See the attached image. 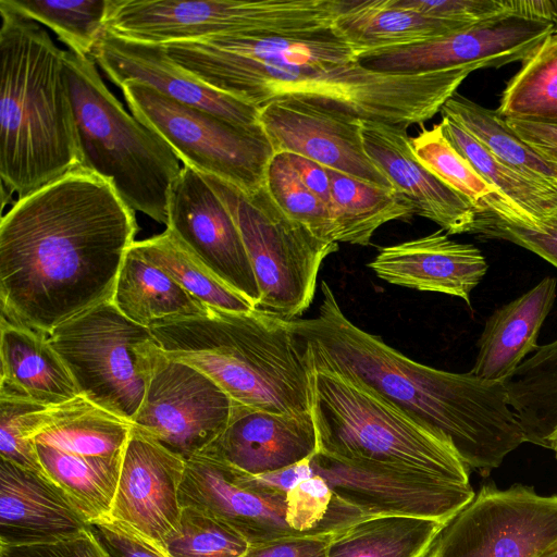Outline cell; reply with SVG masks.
Masks as SVG:
<instances>
[{
  "label": "cell",
  "instance_id": "16",
  "mask_svg": "<svg viewBox=\"0 0 557 557\" xmlns=\"http://www.w3.org/2000/svg\"><path fill=\"white\" fill-rule=\"evenodd\" d=\"M362 120L294 97L272 100L259 110V124L274 153H295L379 187L394 189L364 150Z\"/></svg>",
  "mask_w": 557,
  "mask_h": 557
},
{
  "label": "cell",
  "instance_id": "29",
  "mask_svg": "<svg viewBox=\"0 0 557 557\" xmlns=\"http://www.w3.org/2000/svg\"><path fill=\"white\" fill-rule=\"evenodd\" d=\"M132 423L83 396L49 407L33 443L83 457L123 456Z\"/></svg>",
  "mask_w": 557,
  "mask_h": 557
},
{
  "label": "cell",
  "instance_id": "40",
  "mask_svg": "<svg viewBox=\"0 0 557 557\" xmlns=\"http://www.w3.org/2000/svg\"><path fill=\"white\" fill-rule=\"evenodd\" d=\"M367 518L370 517L341 499L318 474L286 495V522L298 535H332Z\"/></svg>",
  "mask_w": 557,
  "mask_h": 557
},
{
  "label": "cell",
  "instance_id": "39",
  "mask_svg": "<svg viewBox=\"0 0 557 557\" xmlns=\"http://www.w3.org/2000/svg\"><path fill=\"white\" fill-rule=\"evenodd\" d=\"M16 11L50 28L67 50L90 58L106 32L109 0H7Z\"/></svg>",
  "mask_w": 557,
  "mask_h": 557
},
{
  "label": "cell",
  "instance_id": "28",
  "mask_svg": "<svg viewBox=\"0 0 557 557\" xmlns=\"http://www.w3.org/2000/svg\"><path fill=\"white\" fill-rule=\"evenodd\" d=\"M111 301L123 315L145 327L161 321L205 315L208 310L147 260L134 244L123 259Z\"/></svg>",
  "mask_w": 557,
  "mask_h": 557
},
{
  "label": "cell",
  "instance_id": "34",
  "mask_svg": "<svg viewBox=\"0 0 557 557\" xmlns=\"http://www.w3.org/2000/svg\"><path fill=\"white\" fill-rule=\"evenodd\" d=\"M442 116L459 124L492 156L528 180L557 187V163L523 143L497 111L455 92L442 107Z\"/></svg>",
  "mask_w": 557,
  "mask_h": 557
},
{
  "label": "cell",
  "instance_id": "48",
  "mask_svg": "<svg viewBox=\"0 0 557 557\" xmlns=\"http://www.w3.org/2000/svg\"><path fill=\"white\" fill-rule=\"evenodd\" d=\"M228 468L233 479L238 484L258 493L274 496H286L287 493L300 482L308 480L315 474L310 463V459L281 470L257 475L246 474L230 466Z\"/></svg>",
  "mask_w": 557,
  "mask_h": 557
},
{
  "label": "cell",
  "instance_id": "19",
  "mask_svg": "<svg viewBox=\"0 0 557 557\" xmlns=\"http://www.w3.org/2000/svg\"><path fill=\"white\" fill-rule=\"evenodd\" d=\"M90 59L119 87L136 82L233 123L260 125L258 108L203 84L177 65L164 46L131 41L104 32Z\"/></svg>",
  "mask_w": 557,
  "mask_h": 557
},
{
  "label": "cell",
  "instance_id": "31",
  "mask_svg": "<svg viewBox=\"0 0 557 557\" xmlns=\"http://www.w3.org/2000/svg\"><path fill=\"white\" fill-rule=\"evenodd\" d=\"M446 523L411 516H379L330 536L326 557H428Z\"/></svg>",
  "mask_w": 557,
  "mask_h": 557
},
{
  "label": "cell",
  "instance_id": "9",
  "mask_svg": "<svg viewBox=\"0 0 557 557\" xmlns=\"http://www.w3.org/2000/svg\"><path fill=\"white\" fill-rule=\"evenodd\" d=\"M233 216L249 257L260 299L256 309L286 320L311 305L320 267L338 243L318 238L288 218L264 185L247 193L216 176L200 173Z\"/></svg>",
  "mask_w": 557,
  "mask_h": 557
},
{
  "label": "cell",
  "instance_id": "17",
  "mask_svg": "<svg viewBox=\"0 0 557 557\" xmlns=\"http://www.w3.org/2000/svg\"><path fill=\"white\" fill-rule=\"evenodd\" d=\"M166 228L220 280L257 307L258 283L239 230L214 190L183 165L173 183Z\"/></svg>",
  "mask_w": 557,
  "mask_h": 557
},
{
  "label": "cell",
  "instance_id": "13",
  "mask_svg": "<svg viewBox=\"0 0 557 557\" xmlns=\"http://www.w3.org/2000/svg\"><path fill=\"white\" fill-rule=\"evenodd\" d=\"M232 404L212 379L161 350L132 428L188 460L224 431Z\"/></svg>",
  "mask_w": 557,
  "mask_h": 557
},
{
  "label": "cell",
  "instance_id": "47",
  "mask_svg": "<svg viewBox=\"0 0 557 557\" xmlns=\"http://www.w3.org/2000/svg\"><path fill=\"white\" fill-rule=\"evenodd\" d=\"M0 557H109L90 527L82 533L57 542L0 546Z\"/></svg>",
  "mask_w": 557,
  "mask_h": 557
},
{
  "label": "cell",
  "instance_id": "24",
  "mask_svg": "<svg viewBox=\"0 0 557 557\" xmlns=\"http://www.w3.org/2000/svg\"><path fill=\"white\" fill-rule=\"evenodd\" d=\"M89 527L44 472L0 460V546L57 542Z\"/></svg>",
  "mask_w": 557,
  "mask_h": 557
},
{
  "label": "cell",
  "instance_id": "21",
  "mask_svg": "<svg viewBox=\"0 0 557 557\" xmlns=\"http://www.w3.org/2000/svg\"><path fill=\"white\" fill-rule=\"evenodd\" d=\"M180 503L208 512L250 545L305 536L286 522V496L265 495L238 484L227 465L207 455L186 460Z\"/></svg>",
  "mask_w": 557,
  "mask_h": 557
},
{
  "label": "cell",
  "instance_id": "6",
  "mask_svg": "<svg viewBox=\"0 0 557 557\" xmlns=\"http://www.w3.org/2000/svg\"><path fill=\"white\" fill-rule=\"evenodd\" d=\"M64 73L76 124L81 168L107 180L134 210L168 223L180 160L165 140L108 89L92 59L64 51Z\"/></svg>",
  "mask_w": 557,
  "mask_h": 557
},
{
  "label": "cell",
  "instance_id": "1",
  "mask_svg": "<svg viewBox=\"0 0 557 557\" xmlns=\"http://www.w3.org/2000/svg\"><path fill=\"white\" fill-rule=\"evenodd\" d=\"M137 231L114 187L81 166L17 198L0 223L1 317L48 335L111 300Z\"/></svg>",
  "mask_w": 557,
  "mask_h": 557
},
{
  "label": "cell",
  "instance_id": "20",
  "mask_svg": "<svg viewBox=\"0 0 557 557\" xmlns=\"http://www.w3.org/2000/svg\"><path fill=\"white\" fill-rule=\"evenodd\" d=\"M317 453L311 411L275 413L233 400L226 428L202 455L257 475L311 459Z\"/></svg>",
  "mask_w": 557,
  "mask_h": 557
},
{
  "label": "cell",
  "instance_id": "26",
  "mask_svg": "<svg viewBox=\"0 0 557 557\" xmlns=\"http://www.w3.org/2000/svg\"><path fill=\"white\" fill-rule=\"evenodd\" d=\"M0 394L53 407L79 396L67 367L46 334L1 317Z\"/></svg>",
  "mask_w": 557,
  "mask_h": 557
},
{
  "label": "cell",
  "instance_id": "12",
  "mask_svg": "<svg viewBox=\"0 0 557 557\" xmlns=\"http://www.w3.org/2000/svg\"><path fill=\"white\" fill-rule=\"evenodd\" d=\"M557 543V495L483 486L442 530L428 557H535Z\"/></svg>",
  "mask_w": 557,
  "mask_h": 557
},
{
  "label": "cell",
  "instance_id": "25",
  "mask_svg": "<svg viewBox=\"0 0 557 557\" xmlns=\"http://www.w3.org/2000/svg\"><path fill=\"white\" fill-rule=\"evenodd\" d=\"M557 281L545 276L534 287L497 308L486 320L470 372L487 381L506 382L537 348V337L555 302Z\"/></svg>",
  "mask_w": 557,
  "mask_h": 557
},
{
  "label": "cell",
  "instance_id": "35",
  "mask_svg": "<svg viewBox=\"0 0 557 557\" xmlns=\"http://www.w3.org/2000/svg\"><path fill=\"white\" fill-rule=\"evenodd\" d=\"M505 385L525 442L548 448L557 426V339L539 346Z\"/></svg>",
  "mask_w": 557,
  "mask_h": 557
},
{
  "label": "cell",
  "instance_id": "50",
  "mask_svg": "<svg viewBox=\"0 0 557 557\" xmlns=\"http://www.w3.org/2000/svg\"><path fill=\"white\" fill-rule=\"evenodd\" d=\"M508 127L544 159L557 163V123L504 119Z\"/></svg>",
  "mask_w": 557,
  "mask_h": 557
},
{
  "label": "cell",
  "instance_id": "22",
  "mask_svg": "<svg viewBox=\"0 0 557 557\" xmlns=\"http://www.w3.org/2000/svg\"><path fill=\"white\" fill-rule=\"evenodd\" d=\"M361 126L367 154L408 199L414 214L436 223L448 235L470 234L476 209L418 161L405 128L363 120Z\"/></svg>",
  "mask_w": 557,
  "mask_h": 557
},
{
  "label": "cell",
  "instance_id": "14",
  "mask_svg": "<svg viewBox=\"0 0 557 557\" xmlns=\"http://www.w3.org/2000/svg\"><path fill=\"white\" fill-rule=\"evenodd\" d=\"M310 463L341 499L367 517L411 516L447 524L475 495L470 483L423 472L347 462L319 453Z\"/></svg>",
  "mask_w": 557,
  "mask_h": 557
},
{
  "label": "cell",
  "instance_id": "7",
  "mask_svg": "<svg viewBox=\"0 0 557 557\" xmlns=\"http://www.w3.org/2000/svg\"><path fill=\"white\" fill-rule=\"evenodd\" d=\"M311 392L319 454L470 483L469 468L447 442L368 387L312 371Z\"/></svg>",
  "mask_w": 557,
  "mask_h": 557
},
{
  "label": "cell",
  "instance_id": "54",
  "mask_svg": "<svg viewBox=\"0 0 557 557\" xmlns=\"http://www.w3.org/2000/svg\"><path fill=\"white\" fill-rule=\"evenodd\" d=\"M555 1H556V8H557V0H555ZM556 29H557V20H556Z\"/></svg>",
  "mask_w": 557,
  "mask_h": 557
},
{
  "label": "cell",
  "instance_id": "38",
  "mask_svg": "<svg viewBox=\"0 0 557 557\" xmlns=\"http://www.w3.org/2000/svg\"><path fill=\"white\" fill-rule=\"evenodd\" d=\"M496 111L503 119L557 123V29L522 61Z\"/></svg>",
  "mask_w": 557,
  "mask_h": 557
},
{
  "label": "cell",
  "instance_id": "11",
  "mask_svg": "<svg viewBox=\"0 0 557 557\" xmlns=\"http://www.w3.org/2000/svg\"><path fill=\"white\" fill-rule=\"evenodd\" d=\"M120 88L132 114L160 135L184 165L247 193L264 185L274 150L261 125L233 123L136 82Z\"/></svg>",
  "mask_w": 557,
  "mask_h": 557
},
{
  "label": "cell",
  "instance_id": "5",
  "mask_svg": "<svg viewBox=\"0 0 557 557\" xmlns=\"http://www.w3.org/2000/svg\"><path fill=\"white\" fill-rule=\"evenodd\" d=\"M149 329L169 358L205 373L232 400L275 413L311 411L312 370L289 320L208 307L205 315Z\"/></svg>",
  "mask_w": 557,
  "mask_h": 557
},
{
  "label": "cell",
  "instance_id": "53",
  "mask_svg": "<svg viewBox=\"0 0 557 557\" xmlns=\"http://www.w3.org/2000/svg\"><path fill=\"white\" fill-rule=\"evenodd\" d=\"M548 448L555 453V456L557 458V426L548 438Z\"/></svg>",
  "mask_w": 557,
  "mask_h": 557
},
{
  "label": "cell",
  "instance_id": "36",
  "mask_svg": "<svg viewBox=\"0 0 557 557\" xmlns=\"http://www.w3.org/2000/svg\"><path fill=\"white\" fill-rule=\"evenodd\" d=\"M454 148L507 201L524 214L537 230L557 216V187L541 184L498 161L459 124L447 116L438 123Z\"/></svg>",
  "mask_w": 557,
  "mask_h": 557
},
{
  "label": "cell",
  "instance_id": "18",
  "mask_svg": "<svg viewBox=\"0 0 557 557\" xmlns=\"http://www.w3.org/2000/svg\"><path fill=\"white\" fill-rule=\"evenodd\" d=\"M186 460L132 428L108 519L164 550L177 529Z\"/></svg>",
  "mask_w": 557,
  "mask_h": 557
},
{
  "label": "cell",
  "instance_id": "23",
  "mask_svg": "<svg viewBox=\"0 0 557 557\" xmlns=\"http://www.w3.org/2000/svg\"><path fill=\"white\" fill-rule=\"evenodd\" d=\"M368 267L387 283L455 296L469 306L488 268L475 246L455 242L443 230L386 246Z\"/></svg>",
  "mask_w": 557,
  "mask_h": 557
},
{
  "label": "cell",
  "instance_id": "10",
  "mask_svg": "<svg viewBox=\"0 0 557 557\" xmlns=\"http://www.w3.org/2000/svg\"><path fill=\"white\" fill-rule=\"evenodd\" d=\"M47 337L79 395L132 423L161 351L150 329L127 319L109 300L63 322Z\"/></svg>",
  "mask_w": 557,
  "mask_h": 557
},
{
  "label": "cell",
  "instance_id": "32",
  "mask_svg": "<svg viewBox=\"0 0 557 557\" xmlns=\"http://www.w3.org/2000/svg\"><path fill=\"white\" fill-rule=\"evenodd\" d=\"M34 445L45 474L89 524L109 518L123 456L83 457L42 444Z\"/></svg>",
  "mask_w": 557,
  "mask_h": 557
},
{
  "label": "cell",
  "instance_id": "30",
  "mask_svg": "<svg viewBox=\"0 0 557 557\" xmlns=\"http://www.w3.org/2000/svg\"><path fill=\"white\" fill-rule=\"evenodd\" d=\"M330 213L336 243L368 246L375 231L395 220H409L414 213L408 199L387 189L326 168Z\"/></svg>",
  "mask_w": 557,
  "mask_h": 557
},
{
  "label": "cell",
  "instance_id": "45",
  "mask_svg": "<svg viewBox=\"0 0 557 557\" xmlns=\"http://www.w3.org/2000/svg\"><path fill=\"white\" fill-rule=\"evenodd\" d=\"M392 2L396 7L414 10L429 16L467 24H479L512 15L508 0H392Z\"/></svg>",
  "mask_w": 557,
  "mask_h": 557
},
{
  "label": "cell",
  "instance_id": "37",
  "mask_svg": "<svg viewBox=\"0 0 557 557\" xmlns=\"http://www.w3.org/2000/svg\"><path fill=\"white\" fill-rule=\"evenodd\" d=\"M151 263L163 270L207 307L249 312L253 304L211 272L169 228L134 243Z\"/></svg>",
  "mask_w": 557,
  "mask_h": 557
},
{
  "label": "cell",
  "instance_id": "43",
  "mask_svg": "<svg viewBox=\"0 0 557 557\" xmlns=\"http://www.w3.org/2000/svg\"><path fill=\"white\" fill-rule=\"evenodd\" d=\"M48 408L28 399L0 394L1 459L44 472L32 438Z\"/></svg>",
  "mask_w": 557,
  "mask_h": 557
},
{
  "label": "cell",
  "instance_id": "4",
  "mask_svg": "<svg viewBox=\"0 0 557 557\" xmlns=\"http://www.w3.org/2000/svg\"><path fill=\"white\" fill-rule=\"evenodd\" d=\"M1 188L23 198L81 164L64 51L0 0Z\"/></svg>",
  "mask_w": 557,
  "mask_h": 557
},
{
  "label": "cell",
  "instance_id": "3",
  "mask_svg": "<svg viewBox=\"0 0 557 557\" xmlns=\"http://www.w3.org/2000/svg\"><path fill=\"white\" fill-rule=\"evenodd\" d=\"M310 319L289 320L302 339L312 371L357 382L447 442L482 475L525 442L508 403L505 382L482 380L419 363L354 324L330 285Z\"/></svg>",
  "mask_w": 557,
  "mask_h": 557
},
{
  "label": "cell",
  "instance_id": "41",
  "mask_svg": "<svg viewBox=\"0 0 557 557\" xmlns=\"http://www.w3.org/2000/svg\"><path fill=\"white\" fill-rule=\"evenodd\" d=\"M264 187L288 218L306 226L318 238L335 242L327 205L304 184L285 152L274 153L270 160Z\"/></svg>",
  "mask_w": 557,
  "mask_h": 557
},
{
  "label": "cell",
  "instance_id": "27",
  "mask_svg": "<svg viewBox=\"0 0 557 557\" xmlns=\"http://www.w3.org/2000/svg\"><path fill=\"white\" fill-rule=\"evenodd\" d=\"M474 24L429 16L393 4L392 0H345L334 22L356 55L420 44Z\"/></svg>",
  "mask_w": 557,
  "mask_h": 557
},
{
  "label": "cell",
  "instance_id": "46",
  "mask_svg": "<svg viewBox=\"0 0 557 557\" xmlns=\"http://www.w3.org/2000/svg\"><path fill=\"white\" fill-rule=\"evenodd\" d=\"M90 531L109 557H170L161 547L111 519L92 522Z\"/></svg>",
  "mask_w": 557,
  "mask_h": 557
},
{
  "label": "cell",
  "instance_id": "52",
  "mask_svg": "<svg viewBox=\"0 0 557 557\" xmlns=\"http://www.w3.org/2000/svg\"><path fill=\"white\" fill-rule=\"evenodd\" d=\"M535 557H557V543L545 548L539 553Z\"/></svg>",
  "mask_w": 557,
  "mask_h": 557
},
{
  "label": "cell",
  "instance_id": "42",
  "mask_svg": "<svg viewBox=\"0 0 557 557\" xmlns=\"http://www.w3.org/2000/svg\"><path fill=\"white\" fill-rule=\"evenodd\" d=\"M250 544L233 529L194 507L182 506L177 529L166 539L170 557H240Z\"/></svg>",
  "mask_w": 557,
  "mask_h": 557
},
{
  "label": "cell",
  "instance_id": "15",
  "mask_svg": "<svg viewBox=\"0 0 557 557\" xmlns=\"http://www.w3.org/2000/svg\"><path fill=\"white\" fill-rule=\"evenodd\" d=\"M556 24L519 15H505L416 45L382 49L359 57L372 71L419 74L478 64L483 67L525 60Z\"/></svg>",
  "mask_w": 557,
  "mask_h": 557
},
{
  "label": "cell",
  "instance_id": "44",
  "mask_svg": "<svg viewBox=\"0 0 557 557\" xmlns=\"http://www.w3.org/2000/svg\"><path fill=\"white\" fill-rule=\"evenodd\" d=\"M470 234L510 242L534 252L557 269V216L532 230L511 224L490 212H478Z\"/></svg>",
  "mask_w": 557,
  "mask_h": 557
},
{
  "label": "cell",
  "instance_id": "2",
  "mask_svg": "<svg viewBox=\"0 0 557 557\" xmlns=\"http://www.w3.org/2000/svg\"><path fill=\"white\" fill-rule=\"evenodd\" d=\"M164 48L203 84L259 110L294 97L405 129L432 119L481 67L419 74L368 70L334 25L289 34L224 35Z\"/></svg>",
  "mask_w": 557,
  "mask_h": 557
},
{
  "label": "cell",
  "instance_id": "33",
  "mask_svg": "<svg viewBox=\"0 0 557 557\" xmlns=\"http://www.w3.org/2000/svg\"><path fill=\"white\" fill-rule=\"evenodd\" d=\"M418 161L438 180L467 199L478 212H490L527 228L533 223L490 185L447 140L440 124L410 137Z\"/></svg>",
  "mask_w": 557,
  "mask_h": 557
},
{
  "label": "cell",
  "instance_id": "49",
  "mask_svg": "<svg viewBox=\"0 0 557 557\" xmlns=\"http://www.w3.org/2000/svg\"><path fill=\"white\" fill-rule=\"evenodd\" d=\"M330 536H292L250 545L249 549L240 557H326Z\"/></svg>",
  "mask_w": 557,
  "mask_h": 557
},
{
  "label": "cell",
  "instance_id": "51",
  "mask_svg": "<svg viewBox=\"0 0 557 557\" xmlns=\"http://www.w3.org/2000/svg\"><path fill=\"white\" fill-rule=\"evenodd\" d=\"M285 154L304 184L330 207L331 186L326 168L299 154Z\"/></svg>",
  "mask_w": 557,
  "mask_h": 557
},
{
  "label": "cell",
  "instance_id": "8",
  "mask_svg": "<svg viewBox=\"0 0 557 557\" xmlns=\"http://www.w3.org/2000/svg\"><path fill=\"white\" fill-rule=\"evenodd\" d=\"M344 0H109L106 32L165 46L246 33L289 34L334 25Z\"/></svg>",
  "mask_w": 557,
  "mask_h": 557
}]
</instances>
